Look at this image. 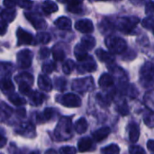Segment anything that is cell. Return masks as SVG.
<instances>
[{
	"label": "cell",
	"mask_w": 154,
	"mask_h": 154,
	"mask_svg": "<svg viewBox=\"0 0 154 154\" xmlns=\"http://www.w3.org/2000/svg\"><path fill=\"white\" fill-rule=\"evenodd\" d=\"M30 154H41V152L39 151H33V152H32Z\"/></svg>",
	"instance_id": "obj_54"
},
{
	"label": "cell",
	"mask_w": 154,
	"mask_h": 154,
	"mask_svg": "<svg viewBox=\"0 0 154 154\" xmlns=\"http://www.w3.org/2000/svg\"><path fill=\"white\" fill-rule=\"evenodd\" d=\"M145 12L148 15H150V17H152L154 15V2H149L146 5V8H145Z\"/></svg>",
	"instance_id": "obj_44"
},
{
	"label": "cell",
	"mask_w": 154,
	"mask_h": 154,
	"mask_svg": "<svg viewBox=\"0 0 154 154\" xmlns=\"http://www.w3.org/2000/svg\"><path fill=\"white\" fill-rule=\"evenodd\" d=\"M17 3L16 0H4V5L8 8V9H12L14 7V5Z\"/></svg>",
	"instance_id": "obj_46"
},
{
	"label": "cell",
	"mask_w": 154,
	"mask_h": 154,
	"mask_svg": "<svg viewBox=\"0 0 154 154\" xmlns=\"http://www.w3.org/2000/svg\"><path fill=\"white\" fill-rule=\"evenodd\" d=\"M74 128H75V131L79 134H82L84 133H86V131L88 130V122L85 118L81 117L79 118V120L76 121L75 125H74Z\"/></svg>",
	"instance_id": "obj_21"
},
{
	"label": "cell",
	"mask_w": 154,
	"mask_h": 154,
	"mask_svg": "<svg viewBox=\"0 0 154 154\" xmlns=\"http://www.w3.org/2000/svg\"><path fill=\"white\" fill-rule=\"evenodd\" d=\"M38 87L43 91L50 92L52 89L51 80L46 75H40L38 78Z\"/></svg>",
	"instance_id": "obj_12"
},
{
	"label": "cell",
	"mask_w": 154,
	"mask_h": 154,
	"mask_svg": "<svg viewBox=\"0 0 154 154\" xmlns=\"http://www.w3.org/2000/svg\"><path fill=\"white\" fill-rule=\"evenodd\" d=\"M94 88H95V84H94V79L92 77L78 79L72 82V89L80 94L92 91Z\"/></svg>",
	"instance_id": "obj_3"
},
{
	"label": "cell",
	"mask_w": 154,
	"mask_h": 154,
	"mask_svg": "<svg viewBox=\"0 0 154 154\" xmlns=\"http://www.w3.org/2000/svg\"><path fill=\"white\" fill-rule=\"evenodd\" d=\"M97 1H107V0H97Z\"/></svg>",
	"instance_id": "obj_56"
},
{
	"label": "cell",
	"mask_w": 154,
	"mask_h": 154,
	"mask_svg": "<svg viewBox=\"0 0 154 154\" xmlns=\"http://www.w3.org/2000/svg\"><path fill=\"white\" fill-rule=\"evenodd\" d=\"M106 45L107 49L114 54H121L126 51L127 44L126 42L117 36L110 35L106 39Z\"/></svg>",
	"instance_id": "obj_2"
},
{
	"label": "cell",
	"mask_w": 154,
	"mask_h": 154,
	"mask_svg": "<svg viewBox=\"0 0 154 154\" xmlns=\"http://www.w3.org/2000/svg\"><path fill=\"white\" fill-rule=\"evenodd\" d=\"M97 99L99 103L100 106H109V103H110V99H109V96H103L102 94H97Z\"/></svg>",
	"instance_id": "obj_35"
},
{
	"label": "cell",
	"mask_w": 154,
	"mask_h": 154,
	"mask_svg": "<svg viewBox=\"0 0 154 154\" xmlns=\"http://www.w3.org/2000/svg\"><path fill=\"white\" fill-rule=\"evenodd\" d=\"M55 24L62 30H69L71 28V21L68 17H60L55 21Z\"/></svg>",
	"instance_id": "obj_22"
},
{
	"label": "cell",
	"mask_w": 154,
	"mask_h": 154,
	"mask_svg": "<svg viewBox=\"0 0 154 154\" xmlns=\"http://www.w3.org/2000/svg\"><path fill=\"white\" fill-rule=\"evenodd\" d=\"M147 147H148V149H149L151 152H154V140H150V141H148V143H147Z\"/></svg>",
	"instance_id": "obj_51"
},
{
	"label": "cell",
	"mask_w": 154,
	"mask_h": 154,
	"mask_svg": "<svg viewBox=\"0 0 154 154\" xmlns=\"http://www.w3.org/2000/svg\"><path fill=\"white\" fill-rule=\"evenodd\" d=\"M55 86L57 88L58 90L60 91H63L66 88V79H64L63 78H59L56 79L55 82Z\"/></svg>",
	"instance_id": "obj_40"
},
{
	"label": "cell",
	"mask_w": 154,
	"mask_h": 154,
	"mask_svg": "<svg viewBox=\"0 0 154 154\" xmlns=\"http://www.w3.org/2000/svg\"><path fill=\"white\" fill-rule=\"evenodd\" d=\"M4 12H5V13H2L1 16H2L5 20H6V21H8V22H11V20H13V18L14 17V13H15V11L12 8V9H8V10L4 11Z\"/></svg>",
	"instance_id": "obj_38"
},
{
	"label": "cell",
	"mask_w": 154,
	"mask_h": 154,
	"mask_svg": "<svg viewBox=\"0 0 154 154\" xmlns=\"http://www.w3.org/2000/svg\"><path fill=\"white\" fill-rule=\"evenodd\" d=\"M139 22L140 20L134 16L121 17L117 20V28L125 33H130L135 28Z\"/></svg>",
	"instance_id": "obj_5"
},
{
	"label": "cell",
	"mask_w": 154,
	"mask_h": 154,
	"mask_svg": "<svg viewBox=\"0 0 154 154\" xmlns=\"http://www.w3.org/2000/svg\"><path fill=\"white\" fill-rule=\"evenodd\" d=\"M0 89L2 90V92H4L5 94L6 93L10 94L14 91V86L9 78H5V79H0Z\"/></svg>",
	"instance_id": "obj_18"
},
{
	"label": "cell",
	"mask_w": 154,
	"mask_h": 154,
	"mask_svg": "<svg viewBox=\"0 0 154 154\" xmlns=\"http://www.w3.org/2000/svg\"><path fill=\"white\" fill-rule=\"evenodd\" d=\"M6 31V23L4 21H0V34H4Z\"/></svg>",
	"instance_id": "obj_49"
},
{
	"label": "cell",
	"mask_w": 154,
	"mask_h": 154,
	"mask_svg": "<svg viewBox=\"0 0 154 154\" xmlns=\"http://www.w3.org/2000/svg\"><path fill=\"white\" fill-rule=\"evenodd\" d=\"M93 146V142L89 137H83L78 143V149L80 152H86L91 150Z\"/></svg>",
	"instance_id": "obj_14"
},
{
	"label": "cell",
	"mask_w": 154,
	"mask_h": 154,
	"mask_svg": "<svg viewBox=\"0 0 154 154\" xmlns=\"http://www.w3.org/2000/svg\"><path fill=\"white\" fill-rule=\"evenodd\" d=\"M16 154H20V153H16Z\"/></svg>",
	"instance_id": "obj_58"
},
{
	"label": "cell",
	"mask_w": 154,
	"mask_h": 154,
	"mask_svg": "<svg viewBox=\"0 0 154 154\" xmlns=\"http://www.w3.org/2000/svg\"><path fill=\"white\" fill-rule=\"evenodd\" d=\"M0 154H3V153H0Z\"/></svg>",
	"instance_id": "obj_59"
},
{
	"label": "cell",
	"mask_w": 154,
	"mask_h": 154,
	"mask_svg": "<svg viewBox=\"0 0 154 154\" xmlns=\"http://www.w3.org/2000/svg\"><path fill=\"white\" fill-rule=\"evenodd\" d=\"M42 10L46 13V14H51L53 12L58 11V6L57 5L51 0H47L43 3L42 5Z\"/></svg>",
	"instance_id": "obj_26"
},
{
	"label": "cell",
	"mask_w": 154,
	"mask_h": 154,
	"mask_svg": "<svg viewBox=\"0 0 154 154\" xmlns=\"http://www.w3.org/2000/svg\"><path fill=\"white\" fill-rule=\"evenodd\" d=\"M140 81L145 88H149L154 85V67L151 63H146L142 68Z\"/></svg>",
	"instance_id": "obj_4"
},
{
	"label": "cell",
	"mask_w": 154,
	"mask_h": 154,
	"mask_svg": "<svg viewBox=\"0 0 154 154\" xmlns=\"http://www.w3.org/2000/svg\"><path fill=\"white\" fill-rule=\"evenodd\" d=\"M30 97H31L32 105H33V106H40L45 100V96L42 93H40V92H37V91L32 92L31 94Z\"/></svg>",
	"instance_id": "obj_24"
},
{
	"label": "cell",
	"mask_w": 154,
	"mask_h": 154,
	"mask_svg": "<svg viewBox=\"0 0 154 154\" xmlns=\"http://www.w3.org/2000/svg\"><path fill=\"white\" fill-rule=\"evenodd\" d=\"M53 114H54V110L52 108H45L43 113L41 115H38V116H37L39 123H44V122L50 120L53 116Z\"/></svg>",
	"instance_id": "obj_25"
},
{
	"label": "cell",
	"mask_w": 154,
	"mask_h": 154,
	"mask_svg": "<svg viewBox=\"0 0 154 154\" xmlns=\"http://www.w3.org/2000/svg\"><path fill=\"white\" fill-rule=\"evenodd\" d=\"M153 33H154V29H153Z\"/></svg>",
	"instance_id": "obj_57"
},
{
	"label": "cell",
	"mask_w": 154,
	"mask_h": 154,
	"mask_svg": "<svg viewBox=\"0 0 154 154\" xmlns=\"http://www.w3.org/2000/svg\"><path fill=\"white\" fill-rule=\"evenodd\" d=\"M8 99H9V101L11 103H13L15 106H23V105H24L26 103L25 99L21 97H19L17 94H11V95H9Z\"/></svg>",
	"instance_id": "obj_30"
},
{
	"label": "cell",
	"mask_w": 154,
	"mask_h": 154,
	"mask_svg": "<svg viewBox=\"0 0 154 154\" xmlns=\"http://www.w3.org/2000/svg\"><path fill=\"white\" fill-rule=\"evenodd\" d=\"M19 90L23 95L29 96V97L32 93V91L31 89V85L27 84V83H19Z\"/></svg>",
	"instance_id": "obj_34"
},
{
	"label": "cell",
	"mask_w": 154,
	"mask_h": 154,
	"mask_svg": "<svg viewBox=\"0 0 154 154\" xmlns=\"http://www.w3.org/2000/svg\"><path fill=\"white\" fill-rule=\"evenodd\" d=\"M111 130L109 127H101L99 129H97V131H95L93 133V138L96 142H102L103 140L106 139L108 137V135L110 134Z\"/></svg>",
	"instance_id": "obj_13"
},
{
	"label": "cell",
	"mask_w": 154,
	"mask_h": 154,
	"mask_svg": "<svg viewBox=\"0 0 154 154\" xmlns=\"http://www.w3.org/2000/svg\"><path fill=\"white\" fill-rule=\"evenodd\" d=\"M128 132H129V139L132 143H136L140 137V130L138 128V125L134 123L130 124L128 126Z\"/></svg>",
	"instance_id": "obj_17"
},
{
	"label": "cell",
	"mask_w": 154,
	"mask_h": 154,
	"mask_svg": "<svg viewBox=\"0 0 154 154\" xmlns=\"http://www.w3.org/2000/svg\"><path fill=\"white\" fill-rule=\"evenodd\" d=\"M16 113H17V115H19V116H25V109H24V108L17 109V110H16Z\"/></svg>",
	"instance_id": "obj_52"
},
{
	"label": "cell",
	"mask_w": 154,
	"mask_h": 154,
	"mask_svg": "<svg viewBox=\"0 0 154 154\" xmlns=\"http://www.w3.org/2000/svg\"><path fill=\"white\" fill-rule=\"evenodd\" d=\"M58 101L64 106L66 107H70V108H73V107H79L81 106V99L79 96L75 95V94H72V93H69V94H66V95H63L61 96Z\"/></svg>",
	"instance_id": "obj_6"
},
{
	"label": "cell",
	"mask_w": 154,
	"mask_h": 154,
	"mask_svg": "<svg viewBox=\"0 0 154 154\" xmlns=\"http://www.w3.org/2000/svg\"><path fill=\"white\" fill-rule=\"evenodd\" d=\"M60 154H76V150L72 146H64L60 148Z\"/></svg>",
	"instance_id": "obj_41"
},
{
	"label": "cell",
	"mask_w": 154,
	"mask_h": 154,
	"mask_svg": "<svg viewBox=\"0 0 154 154\" xmlns=\"http://www.w3.org/2000/svg\"><path fill=\"white\" fill-rule=\"evenodd\" d=\"M103 154H120V148L117 144H109L101 150Z\"/></svg>",
	"instance_id": "obj_29"
},
{
	"label": "cell",
	"mask_w": 154,
	"mask_h": 154,
	"mask_svg": "<svg viewBox=\"0 0 154 154\" xmlns=\"http://www.w3.org/2000/svg\"><path fill=\"white\" fill-rule=\"evenodd\" d=\"M45 154H57V152H56L54 150H49V151L46 152V153Z\"/></svg>",
	"instance_id": "obj_53"
},
{
	"label": "cell",
	"mask_w": 154,
	"mask_h": 154,
	"mask_svg": "<svg viewBox=\"0 0 154 154\" xmlns=\"http://www.w3.org/2000/svg\"><path fill=\"white\" fill-rule=\"evenodd\" d=\"M52 55H53V58L55 60L57 61H61L64 60L65 58V52L64 51L60 48V47H54L53 48V51H52Z\"/></svg>",
	"instance_id": "obj_31"
},
{
	"label": "cell",
	"mask_w": 154,
	"mask_h": 154,
	"mask_svg": "<svg viewBox=\"0 0 154 154\" xmlns=\"http://www.w3.org/2000/svg\"><path fill=\"white\" fill-rule=\"evenodd\" d=\"M77 69L79 73L93 72L97 69V64L92 57L88 56L87 59H85L82 61H79V64L78 65Z\"/></svg>",
	"instance_id": "obj_8"
},
{
	"label": "cell",
	"mask_w": 154,
	"mask_h": 154,
	"mask_svg": "<svg viewBox=\"0 0 154 154\" xmlns=\"http://www.w3.org/2000/svg\"><path fill=\"white\" fill-rule=\"evenodd\" d=\"M6 143H7V139L2 134H0V148H3L6 144Z\"/></svg>",
	"instance_id": "obj_50"
},
{
	"label": "cell",
	"mask_w": 154,
	"mask_h": 154,
	"mask_svg": "<svg viewBox=\"0 0 154 154\" xmlns=\"http://www.w3.org/2000/svg\"><path fill=\"white\" fill-rule=\"evenodd\" d=\"M50 55V51L46 48H43L40 51V57L42 58V59H45L47 58L48 56Z\"/></svg>",
	"instance_id": "obj_48"
},
{
	"label": "cell",
	"mask_w": 154,
	"mask_h": 154,
	"mask_svg": "<svg viewBox=\"0 0 154 154\" xmlns=\"http://www.w3.org/2000/svg\"><path fill=\"white\" fill-rule=\"evenodd\" d=\"M116 110L122 116H127L129 114V108H128V106H127L125 101H123L122 103H119L116 106Z\"/></svg>",
	"instance_id": "obj_33"
},
{
	"label": "cell",
	"mask_w": 154,
	"mask_h": 154,
	"mask_svg": "<svg viewBox=\"0 0 154 154\" xmlns=\"http://www.w3.org/2000/svg\"><path fill=\"white\" fill-rule=\"evenodd\" d=\"M15 80L18 82V84L19 83H27V84L32 85L33 82V78L29 73H22L15 78Z\"/></svg>",
	"instance_id": "obj_27"
},
{
	"label": "cell",
	"mask_w": 154,
	"mask_h": 154,
	"mask_svg": "<svg viewBox=\"0 0 154 154\" xmlns=\"http://www.w3.org/2000/svg\"><path fill=\"white\" fill-rule=\"evenodd\" d=\"M55 69H56V65H55L53 62L45 63V64L42 66V70H43V72L46 73V74L51 73L53 70H55Z\"/></svg>",
	"instance_id": "obj_39"
},
{
	"label": "cell",
	"mask_w": 154,
	"mask_h": 154,
	"mask_svg": "<svg viewBox=\"0 0 154 154\" xmlns=\"http://www.w3.org/2000/svg\"><path fill=\"white\" fill-rule=\"evenodd\" d=\"M142 25L146 29H154V19L152 17L144 18L142 21Z\"/></svg>",
	"instance_id": "obj_37"
},
{
	"label": "cell",
	"mask_w": 154,
	"mask_h": 154,
	"mask_svg": "<svg viewBox=\"0 0 154 154\" xmlns=\"http://www.w3.org/2000/svg\"><path fill=\"white\" fill-rule=\"evenodd\" d=\"M129 154H146V152L139 145H131L129 147Z\"/></svg>",
	"instance_id": "obj_36"
},
{
	"label": "cell",
	"mask_w": 154,
	"mask_h": 154,
	"mask_svg": "<svg viewBox=\"0 0 154 154\" xmlns=\"http://www.w3.org/2000/svg\"><path fill=\"white\" fill-rule=\"evenodd\" d=\"M38 40H39V42H42V43H47V42H50L51 36H50L48 33H45V32L40 33V34H38Z\"/></svg>",
	"instance_id": "obj_43"
},
{
	"label": "cell",
	"mask_w": 154,
	"mask_h": 154,
	"mask_svg": "<svg viewBox=\"0 0 154 154\" xmlns=\"http://www.w3.org/2000/svg\"><path fill=\"white\" fill-rule=\"evenodd\" d=\"M98 84H99L100 88H109L114 85V79L108 73L102 74L101 77L99 78Z\"/></svg>",
	"instance_id": "obj_15"
},
{
	"label": "cell",
	"mask_w": 154,
	"mask_h": 154,
	"mask_svg": "<svg viewBox=\"0 0 154 154\" xmlns=\"http://www.w3.org/2000/svg\"><path fill=\"white\" fill-rule=\"evenodd\" d=\"M12 71V67L10 64L7 63H0V79L8 78L9 75L11 74Z\"/></svg>",
	"instance_id": "obj_28"
},
{
	"label": "cell",
	"mask_w": 154,
	"mask_h": 154,
	"mask_svg": "<svg viewBox=\"0 0 154 154\" xmlns=\"http://www.w3.org/2000/svg\"><path fill=\"white\" fill-rule=\"evenodd\" d=\"M75 69V62L72 60H68L64 62L63 64V67H62V69H63V72L65 74H70L72 72V70Z\"/></svg>",
	"instance_id": "obj_32"
},
{
	"label": "cell",
	"mask_w": 154,
	"mask_h": 154,
	"mask_svg": "<svg viewBox=\"0 0 154 154\" xmlns=\"http://www.w3.org/2000/svg\"><path fill=\"white\" fill-rule=\"evenodd\" d=\"M96 55L97 57L98 58V60L102 62H106V63H112L115 59L114 57L108 52V51H106L102 49H98L96 51Z\"/></svg>",
	"instance_id": "obj_16"
},
{
	"label": "cell",
	"mask_w": 154,
	"mask_h": 154,
	"mask_svg": "<svg viewBox=\"0 0 154 154\" xmlns=\"http://www.w3.org/2000/svg\"><path fill=\"white\" fill-rule=\"evenodd\" d=\"M55 137L59 141H68L72 137V123L70 118L62 117L55 129Z\"/></svg>",
	"instance_id": "obj_1"
},
{
	"label": "cell",
	"mask_w": 154,
	"mask_h": 154,
	"mask_svg": "<svg viewBox=\"0 0 154 154\" xmlns=\"http://www.w3.org/2000/svg\"><path fill=\"white\" fill-rule=\"evenodd\" d=\"M12 113H13V110L9 106L4 103L0 104V122H4L6 119H8L10 116L12 115Z\"/></svg>",
	"instance_id": "obj_19"
},
{
	"label": "cell",
	"mask_w": 154,
	"mask_h": 154,
	"mask_svg": "<svg viewBox=\"0 0 154 154\" xmlns=\"http://www.w3.org/2000/svg\"><path fill=\"white\" fill-rule=\"evenodd\" d=\"M18 44H30L32 41V36L31 33L27 32L22 28H19L16 32Z\"/></svg>",
	"instance_id": "obj_11"
},
{
	"label": "cell",
	"mask_w": 154,
	"mask_h": 154,
	"mask_svg": "<svg viewBox=\"0 0 154 154\" xmlns=\"http://www.w3.org/2000/svg\"><path fill=\"white\" fill-rule=\"evenodd\" d=\"M81 45L87 50H92L96 45V40L90 35H86L81 39Z\"/></svg>",
	"instance_id": "obj_23"
},
{
	"label": "cell",
	"mask_w": 154,
	"mask_h": 154,
	"mask_svg": "<svg viewBox=\"0 0 154 154\" xmlns=\"http://www.w3.org/2000/svg\"><path fill=\"white\" fill-rule=\"evenodd\" d=\"M16 133L24 137L32 138L35 136V128L31 123H22L16 128Z\"/></svg>",
	"instance_id": "obj_9"
},
{
	"label": "cell",
	"mask_w": 154,
	"mask_h": 154,
	"mask_svg": "<svg viewBox=\"0 0 154 154\" xmlns=\"http://www.w3.org/2000/svg\"><path fill=\"white\" fill-rule=\"evenodd\" d=\"M59 2H60V3H66V2H68V0H58Z\"/></svg>",
	"instance_id": "obj_55"
},
{
	"label": "cell",
	"mask_w": 154,
	"mask_h": 154,
	"mask_svg": "<svg viewBox=\"0 0 154 154\" xmlns=\"http://www.w3.org/2000/svg\"><path fill=\"white\" fill-rule=\"evenodd\" d=\"M88 51L80 44H78L76 47H75V50H74V54H75V57L77 58V60L79 61H82L84 60L85 59L88 58Z\"/></svg>",
	"instance_id": "obj_20"
},
{
	"label": "cell",
	"mask_w": 154,
	"mask_h": 154,
	"mask_svg": "<svg viewBox=\"0 0 154 154\" xmlns=\"http://www.w3.org/2000/svg\"><path fill=\"white\" fill-rule=\"evenodd\" d=\"M17 4L23 8H29L32 5V1L30 0H17Z\"/></svg>",
	"instance_id": "obj_45"
},
{
	"label": "cell",
	"mask_w": 154,
	"mask_h": 154,
	"mask_svg": "<svg viewBox=\"0 0 154 154\" xmlns=\"http://www.w3.org/2000/svg\"><path fill=\"white\" fill-rule=\"evenodd\" d=\"M32 60V53L28 50H23L17 54V63L20 68L27 69L31 66Z\"/></svg>",
	"instance_id": "obj_7"
},
{
	"label": "cell",
	"mask_w": 154,
	"mask_h": 154,
	"mask_svg": "<svg viewBox=\"0 0 154 154\" xmlns=\"http://www.w3.org/2000/svg\"><path fill=\"white\" fill-rule=\"evenodd\" d=\"M82 0H68L69 7H74V6H80Z\"/></svg>",
	"instance_id": "obj_47"
},
{
	"label": "cell",
	"mask_w": 154,
	"mask_h": 154,
	"mask_svg": "<svg viewBox=\"0 0 154 154\" xmlns=\"http://www.w3.org/2000/svg\"><path fill=\"white\" fill-rule=\"evenodd\" d=\"M75 27L82 33H90L94 31L93 23L89 19H82L76 23Z\"/></svg>",
	"instance_id": "obj_10"
},
{
	"label": "cell",
	"mask_w": 154,
	"mask_h": 154,
	"mask_svg": "<svg viewBox=\"0 0 154 154\" xmlns=\"http://www.w3.org/2000/svg\"><path fill=\"white\" fill-rule=\"evenodd\" d=\"M144 123L149 127H154V113H151L147 115L144 118Z\"/></svg>",
	"instance_id": "obj_42"
}]
</instances>
